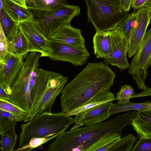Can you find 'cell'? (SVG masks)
<instances>
[{
    "label": "cell",
    "instance_id": "obj_5",
    "mask_svg": "<svg viewBox=\"0 0 151 151\" xmlns=\"http://www.w3.org/2000/svg\"><path fill=\"white\" fill-rule=\"evenodd\" d=\"M40 57V53L31 52L11 86L9 101L28 113L32 106L30 84L31 74L39 66Z\"/></svg>",
    "mask_w": 151,
    "mask_h": 151
},
{
    "label": "cell",
    "instance_id": "obj_11",
    "mask_svg": "<svg viewBox=\"0 0 151 151\" xmlns=\"http://www.w3.org/2000/svg\"><path fill=\"white\" fill-rule=\"evenodd\" d=\"M50 39L52 50L48 57L51 60L68 62L76 66L86 63L90 56L88 50L82 51L65 44Z\"/></svg>",
    "mask_w": 151,
    "mask_h": 151
},
{
    "label": "cell",
    "instance_id": "obj_41",
    "mask_svg": "<svg viewBox=\"0 0 151 151\" xmlns=\"http://www.w3.org/2000/svg\"><path fill=\"white\" fill-rule=\"evenodd\" d=\"M144 7H146L151 10V0H147Z\"/></svg>",
    "mask_w": 151,
    "mask_h": 151
},
{
    "label": "cell",
    "instance_id": "obj_42",
    "mask_svg": "<svg viewBox=\"0 0 151 151\" xmlns=\"http://www.w3.org/2000/svg\"><path fill=\"white\" fill-rule=\"evenodd\" d=\"M4 1V0H0V11L3 6Z\"/></svg>",
    "mask_w": 151,
    "mask_h": 151
},
{
    "label": "cell",
    "instance_id": "obj_13",
    "mask_svg": "<svg viewBox=\"0 0 151 151\" xmlns=\"http://www.w3.org/2000/svg\"><path fill=\"white\" fill-rule=\"evenodd\" d=\"M135 25L129 41L128 56L131 58L139 48L151 19V10L143 7L136 11Z\"/></svg>",
    "mask_w": 151,
    "mask_h": 151
},
{
    "label": "cell",
    "instance_id": "obj_33",
    "mask_svg": "<svg viewBox=\"0 0 151 151\" xmlns=\"http://www.w3.org/2000/svg\"><path fill=\"white\" fill-rule=\"evenodd\" d=\"M140 138L132 151H151V136Z\"/></svg>",
    "mask_w": 151,
    "mask_h": 151
},
{
    "label": "cell",
    "instance_id": "obj_20",
    "mask_svg": "<svg viewBox=\"0 0 151 151\" xmlns=\"http://www.w3.org/2000/svg\"><path fill=\"white\" fill-rule=\"evenodd\" d=\"M7 46L8 52L17 56L23 57L29 52L27 41L19 28L16 35L7 40Z\"/></svg>",
    "mask_w": 151,
    "mask_h": 151
},
{
    "label": "cell",
    "instance_id": "obj_38",
    "mask_svg": "<svg viewBox=\"0 0 151 151\" xmlns=\"http://www.w3.org/2000/svg\"><path fill=\"white\" fill-rule=\"evenodd\" d=\"M9 95L5 89L0 85V99L9 101Z\"/></svg>",
    "mask_w": 151,
    "mask_h": 151
},
{
    "label": "cell",
    "instance_id": "obj_32",
    "mask_svg": "<svg viewBox=\"0 0 151 151\" xmlns=\"http://www.w3.org/2000/svg\"><path fill=\"white\" fill-rule=\"evenodd\" d=\"M0 110L11 113L27 115L28 112L9 101L0 99Z\"/></svg>",
    "mask_w": 151,
    "mask_h": 151
},
{
    "label": "cell",
    "instance_id": "obj_40",
    "mask_svg": "<svg viewBox=\"0 0 151 151\" xmlns=\"http://www.w3.org/2000/svg\"><path fill=\"white\" fill-rule=\"evenodd\" d=\"M19 4L25 7H27L25 3V0H12Z\"/></svg>",
    "mask_w": 151,
    "mask_h": 151
},
{
    "label": "cell",
    "instance_id": "obj_17",
    "mask_svg": "<svg viewBox=\"0 0 151 151\" xmlns=\"http://www.w3.org/2000/svg\"><path fill=\"white\" fill-rule=\"evenodd\" d=\"M93 48L97 58H108L111 51V31L97 32L93 37Z\"/></svg>",
    "mask_w": 151,
    "mask_h": 151
},
{
    "label": "cell",
    "instance_id": "obj_7",
    "mask_svg": "<svg viewBox=\"0 0 151 151\" xmlns=\"http://www.w3.org/2000/svg\"><path fill=\"white\" fill-rule=\"evenodd\" d=\"M130 64L128 73L132 76L138 88H147L145 81L147 68L151 65V28L147 30L140 47Z\"/></svg>",
    "mask_w": 151,
    "mask_h": 151
},
{
    "label": "cell",
    "instance_id": "obj_16",
    "mask_svg": "<svg viewBox=\"0 0 151 151\" xmlns=\"http://www.w3.org/2000/svg\"><path fill=\"white\" fill-rule=\"evenodd\" d=\"M35 70L36 81L30 88L32 106L28 114L35 109L42 96L49 87L51 79L57 73L41 68H37Z\"/></svg>",
    "mask_w": 151,
    "mask_h": 151
},
{
    "label": "cell",
    "instance_id": "obj_3",
    "mask_svg": "<svg viewBox=\"0 0 151 151\" xmlns=\"http://www.w3.org/2000/svg\"><path fill=\"white\" fill-rule=\"evenodd\" d=\"M74 123V119L62 112L52 113L44 112L20 127L19 147L27 144L33 137H49L65 131Z\"/></svg>",
    "mask_w": 151,
    "mask_h": 151
},
{
    "label": "cell",
    "instance_id": "obj_4",
    "mask_svg": "<svg viewBox=\"0 0 151 151\" xmlns=\"http://www.w3.org/2000/svg\"><path fill=\"white\" fill-rule=\"evenodd\" d=\"M27 8L33 15V23L49 39L80 13L79 6L68 4L50 9Z\"/></svg>",
    "mask_w": 151,
    "mask_h": 151
},
{
    "label": "cell",
    "instance_id": "obj_28",
    "mask_svg": "<svg viewBox=\"0 0 151 151\" xmlns=\"http://www.w3.org/2000/svg\"><path fill=\"white\" fill-rule=\"evenodd\" d=\"M136 18V11L134 10L133 12L129 14L127 17L118 25L129 41L134 27Z\"/></svg>",
    "mask_w": 151,
    "mask_h": 151
},
{
    "label": "cell",
    "instance_id": "obj_6",
    "mask_svg": "<svg viewBox=\"0 0 151 151\" xmlns=\"http://www.w3.org/2000/svg\"><path fill=\"white\" fill-rule=\"evenodd\" d=\"M88 20L97 32L114 29L128 16L127 12L99 0H85Z\"/></svg>",
    "mask_w": 151,
    "mask_h": 151
},
{
    "label": "cell",
    "instance_id": "obj_34",
    "mask_svg": "<svg viewBox=\"0 0 151 151\" xmlns=\"http://www.w3.org/2000/svg\"><path fill=\"white\" fill-rule=\"evenodd\" d=\"M8 52L7 39L1 28L0 27V61L3 60Z\"/></svg>",
    "mask_w": 151,
    "mask_h": 151
},
{
    "label": "cell",
    "instance_id": "obj_10",
    "mask_svg": "<svg viewBox=\"0 0 151 151\" xmlns=\"http://www.w3.org/2000/svg\"><path fill=\"white\" fill-rule=\"evenodd\" d=\"M19 28L26 38L29 52H37L41 57H48L52 52L50 39L46 37L33 22H23L19 23Z\"/></svg>",
    "mask_w": 151,
    "mask_h": 151
},
{
    "label": "cell",
    "instance_id": "obj_26",
    "mask_svg": "<svg viewBox=\"0 0 151 151\" xmlns=\"http://www.w3.org/2000/svg\"><path fill=\"white\" fill-rule=\"evenodd\" d=\"M14 126L4 132L1 135V151H13L16 145L17 135Z\"/></svg>",
    "mask_w": 151,
    "mask_h": 151
},
{
    "label": "cell",
    "instance_id": "obj_24",
    "mask_svg": "<svg viewBox=\"0 0 151 151\" xmlns=\"http://www.w3.org/2000/svg\"><path fill=\"white\" fill-rule=\"evenodd\" d=\"M121 137L119 134L106 135L89 147L86 151H110Z\"/></svg>",
    "mask_w": 151,
    "mask_h": 151
},
{
    "label": "cell",
    "instance_id": "obj_37",
    "mask_svg": "<svg viewBox=\"0 0 151 151\" xmlns=\"http://www.w3.org/2000/svg\"><path fill=\"white\" fill-rule=\"evenodd\" d=\"M109 5L122 9L120 0H99Z\"/></svg>",
    "mask_w": 151,
    "mask_h": 151
},
{
    "label": "cell",
    "instance_id": "obj_8",
    "mask_svg": "<svg viewBox=\"0 0 151 151\" xmlns=\"http://www.w3.org/2000/svg\"><path fill=\"white\" fill-rule=\"evenodd\" d=\"M111 51L110 57L104 58L103 63L117 66L121 71L129 68L127 58L129 40L119 26L111 31Z\"/></svg>",
    "mask_w": 151,
    "mask_h": 151
},
{
    "label": "cell",
    "instance_id": "obj_2",
    "mask_svg": "<svg viewBox=\"0 0 151 151\" xmlns=\"http://www.w3.org/2000/svg\"><path fill=\"white\" fill-rule=\"evenodd\" d=\"M137 111H130L108 121L62 133L48 146V151H86L103 137L119 134L122 135L125 126L132 124Z\"/></svg>",
    "mask_w": 151,
    "mask_h": 151
},
{
    "label": "cell",
    "instance_id": "obj_39",
    "mask_svg": "<svg viewBox=\"0 0 151 151\" xmlns=\"http://www.w3.org/2000/svg\"><path fill=\"white\" fill-rule=\"evenodd\" d=\"M151 96V88H147L146 89L144 90V91L142 93L137 94H135L131 97V98L138 97L139 96Z\"/></svg>",
    "mask_w": 151,
    "mask_h": 151
},
{
    "label": "cell",
    "instance_id": "obj_36",
    "mask_svg": "<svg viewBox=\"0 0 151 151\" xmlns=\"http://www.w3.org/2000/svg\"><path fill=\"white\" fill-rule=\"evenodd\" d=\"M133 0H120L121 7L123 10L129 12L132 6Z\"/></svg>",
    "mask_w": 151,
    "mask_h": 151
},
{
    "label": "cell",
    "instance_id": "obj_35",
    "mask_svg": "<svg viewBox=\"0 0 151 151\" xmlns=\"http://www.w3.org/2000/svg\"><path fill=\"white\" fill-rule=\"evenodd\" d=\"M147 0H133L132 8L134 10H137L143 7Z\"/></svg>",
    "mask_w": 151,
    "mask_h": 151
},
{
    "label": "cell",
    "instance_id": "obj_14",
    "mask_svg": "<svg viewBox=\"0 0 151 151\" xmlns=\"http://www.w3.org/2000/svg\"><path fill=\"white\" fill-rule=\"evenodd\" d=\"M113 101L102 103L75 115V124L71 129L96 124L108 119L110 116L108 112Z\"/></svg>",
    "mask_w": 151,
    "mask_h": 151
},
{
    "label": "cell",
    "instance_id": "obj_19",
    "mask_svg": "<svg viewBox=\"0 0 151 151\" xmlns=\"http://www.w3.org/2000/svg\"><path fill=\"white\" fill-rule=\"evenodd\" d=\"M3 6L9 15L18 22H33V15L30 10L12 0H4Z\"/></svg>",
    "mask_w": 151,
    "mask_h": 151
},
{
    "label": "cell",
    "instance_id": "obj_27",
    "mask_svg": "<svg viewBox=\"0 0 151 151\" xmlns=\"http://www.w3.org/2000/svg\"><path fill=\"white\" fill-rule=\"evenodd\" d=\"M27 7L42 9L57 8L68 4L65 0H25Z\"/></svg>",
    "mask_w": 151,
    "mask_h": 151
},
{
    "label": "cell",
    "instance_id": "obj_23",
    "mask_svg": "<svg viewBox=\"0 0 151 151\" xmlns=\"http://www.w3.org/2000/svg\"><path fill=\"white\" fill-rule=\"evenodd\" d=\"M27 115L16 114L0 110V134L16 126L17 122L24 121Z\"/></svg>",
    "mask_w": 151,
    "mask_h": 151
},
{
    "label": "cell",
    "instance_id": "obj_31",
    "mask_svg": "<svg viewBox=\"0 0 151 151\" xmlns=\"http://www.w3.org/2000/svg\"><path fill=\"white\" fill-rule=\"evenodd\" d=\"M135 94L132 87L130 85L126 84L122 86L117 93L116 99L117 100L118 104H125L129 101L131 96Z\"/></svg>",
    "mask_w": 151,
    "mask_h": 151
},
{
    "label": "cell",
    "instance_id": "obj_15",
    "mask_svg": "<svg viewBox=\"0 0 151 151\" xmlns=\"http://www.w3.org/2000/svg\"><path fill=\"white\" fill-rule=\"evenodd\" d=\"M50 39L71 46L81 50H87L85 47V40L81 34V30L72 27L70 23L65 25Z\"/></svg>",
    "mask_w": 151,
    "mask_h": 151
},
{
    "label": "cell",
    "instance_id": "obj_18",
    "mask_svg": "<svg viewBox=\"0 0 151 151\" xmlns=\"http://www.w3.org/2000/svg\"><path fill=\"white\" fill-rule=\"evenodd\" d=\"M140 137L151 136V109L137 110L131 124Z\"/></svg>",
    "mask_w": 151,
    "mask_h": 151
},
{
    "label": "cell",
    "instance_id": "obj_21",
    "mask_svg": "<svg viewBox=\"0 0 151 151\" xmlns=\"http://www.w3.org/2000/svg\"><path fill=\"white\" fill-rule=\"evenodd\" d=\"M115 100L114 94L109 91L101 93L95 96L85 104L71 111L67 114L70 116H75L102 103L109 101H114Z\"/></svg>",
    "mask_w": 151,
    "mask_h": 151
},
{
    "label": "cell",
    "instance_id": "obj_1",
    "mask_svg": "<svg viewBox=\"0 0 151 151\" xmlns=\"http://www.w3.org/2000/svg\"><path fill=\"white\" fill-rule=\"evenodd\" d=\"M115 77L107 64L102 62L88 63L63 89L61 112L67 114L95 96L109 91Z\"/></svg>",
    "mask_w": 151,
    "mask_h": 151
},
{
    "label": "cell",
    "instance_id": "obj_29",
    "mask_svg": "<svg viewBox=\"0 0 151 151\" xmlns=\"http://www.w3.org/2000/svg\"><path fill=\"white\" fill-rule=\"evenodd\" d=\"M137 139L132 134H128L124 137L121 138L110 151H132Z\"/></svg>",
    "mask_w": 151,
    "mask_h": 151
},
{
    "label": "cell",
    "instance_id": "obj_12",
    "mask_svg": "<svg viewBox=\"0 0 151 151\" xmlns=\"http://www.w3.org/2000/svg\"><path fill=\"white\" fill-rule=\"evenodd\" d=\"M23 58L8 52L3 60L0 61V85L9 96L11 86L24 63Z\"/></svg>",
    "mask_w": 151,
    "mask_h": 151
},
{
    "label": "cell",
    "instance_id": "obj_22",
    "mask_svg": "<svg viewBox=\"0 0 151 151\" xmlns=\"http://www.w3.org/2000/svg\"><path fill=\"white\" fill-rule=\"evenodd\" d=\"M0 27L7 40L12 38L19 29V23L8 14L4 7L0 11Z\"/></svg>",
    "mask_w": 151,
    "mask_h": 151
},
{
    "label": "cell",
    "instance_id": "obj_30",
    "mask_svg": "<svg viewBox=\"0 0 151 151\" xmlns=\"http://www.w3.org/2000/svg\"><path fill=\"white\" fill-rule=\"evenodd\" d=\"M59 134H57L54 136L47 137H33L29 141L28 143L22 147L17 149L15 151H31L35 148L40 147L42 144L58 136Z\"/></svg>",
    "mask_w": 151,
    "mask_h": 151
},
{
    "label": "cell",
    "instance_id": "obj_25",
    "mask_svg": "<svg viewBox=\"0 0 151 151\" xmlns=\"http://www.w3.org/2000/svg\"><path fill=\"white\" fill-rule=\"evenodd\" d=\"M151 109V102L146 101L143 103H133L128 102L124 104H113L108 114L109 116L126 111L138 110L144 109Z\"/></svg>",
    "mask_w": 151,
    "mask_h": 151
},
{
    "label": "cell",
    "instance_id": "obj_9",
    "mask_svg": "<svg viewBox=\"0 0 151 151\" xmlns=\"http://www.w3.org/2000/svg\"><path fill=\"white\" fill-rule=\"evenodd\" d=\"M68 79V77H64L57 73L51 79L49 87L42 96L35 109L30 114H27L24 122L30 121L44 112H51L56 99L61 93Z\"/></svg>",
    "mask_w": 151,
    "mask_h": 151
}]
</instances>
